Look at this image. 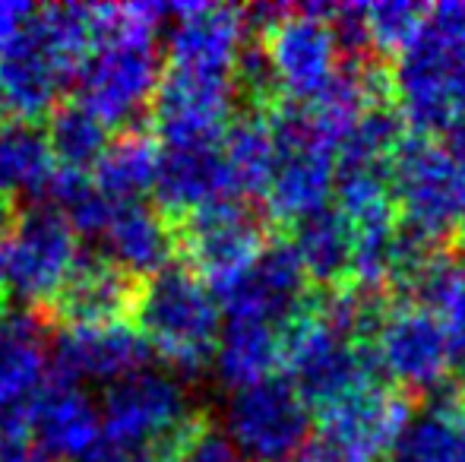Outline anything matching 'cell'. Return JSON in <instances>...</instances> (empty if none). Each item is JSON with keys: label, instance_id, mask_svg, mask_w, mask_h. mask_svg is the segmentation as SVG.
Wrapping results in <instances>:
<instances>
[{"label": "cell", "instance_id": "1", "mask_svg": "<svg viewBox=\"0 0 465 462\" xmlns=\"http://www.w3.org/2000/svg\"><path fill=\"white\" fill-rule=\"evenodd\" d=\"M165 16H172V4L95 6V48L80 70L76 99L108 127H130L153 102L162 80L155 29Z\"/></svg>", "mask_w": 465, "mask_h": 462}, {"label": "cell", "instance_id": "2", "mask_svg": "<svg viewBox=\"0 0 465 462\" xmlns=\"http://www.w3.org/2000/svg\"><path fill=\"white\" fill-rule=\"evenodd\" d=\"M272 130V178L266 187V216L279 229H292L301 219L326 206L336 181L339 143L326 133L307 102L285 99L266 114Z\"/></svg>", "mask_w": 465, "mask_h": 462}, {"label": "cell", "instance_id": "3", "mask_svg": "<svg viewBox=\"0 0 465 462\" xmlns=\"http://www.w3.org/2000/svg\"><path fill=\"white\" fill-rule=\"evenodd\" d=\"M134 320L146 346L181 374H200L219 349V304L213 291L178 263L143 282Z\"/></svg>", "mask_w": 465, "mask_h": 462}, {"label": "cell", "instance_id": "4", "mask_svg": "<svg viewBox=\"0 0 465 462\" xmlns=\"http://www.w3.org/2000/svg\"><path fill=\"white\" fill-rule=\"evenodd\" d=\"M266 210L244 200H225L174 222L178 266L193 272L209 291L225 295L253 266L276 231Z\"/></svg>", "mask_w": 465, "mask_h": 462}, {"label": "cell", "instance_id": "5", "mask_svg": "<svg viewBox=\"0 0 465 462\" xmlns=\"http://www.w3.org/2000/svg\"><path fill=\"white\" fill-rule=\"evenodd\" d=\"M399 222L456 241L465 222V172L434 136L405 133L392 159Z\"/></svg>", "mask_w": 465, "mask_h": 462}, {"label": "cell", "instance_id": "6", "mask_svg": "<svg viewBox=\"0 0 465 462\" xmlns=\"http://www.w3.org/2000/svg\"><path fill=\"white\" fill-rule=\"evenodd\" d=\"M0 253L4 276L10 279L13 291L29 301V310H42L80 260L76 231L48 203L19 206Z\"/></svg>", "mask_w": 465, "mask_h": 462}, {"label": "cell", "instance_id": "7", "mask_svg": "<svg viewBox=\"0 0 465 462\" xmlns=\"http://www.w3.org/2000/svg\"><path fill=\"white\" fill-rule=\"evenodd\" d=\"M311 408L288 377L238 389L228 406V431L247 462H285L311 440Z\"/></svg>", "mask_w": 465, "mask_h": 462}, {"label": "cell", "instance_id": "8", "mask_svg": "<svg viewBox=\"0 0 465 462\" xmlns=\"http://www.w3.org/2000/svg\"><path fill=\"white\" fill-rule=\"evenodd\" d=\"M380 368L409 396L434 393L453 370V333L415 304L392 301L377 329Z\"/></svg>", "mask_w": 465, "mask_h": 462}, {"label": "cell", "instance_id": "9", "mask_svg": "<svg viewBox=\"0 0 465 462\" xmlns=\"http://www.w3.org/2000/svg\"><path fill=\"white\" fill-rule=\"evenodd\" d=\"M146 279L134 276L114 260L98 253H80L67 282L42 310H32L45 329H98L121 327L136 314Z\"/></svg>", "mask_w": 465, "mask_h": 462}, {"label": "cell", "instance_id": "10", "mask_svg": "<svg viewBox=\"0 0 465 462\" xmlns=\"http://www.w3.org/2000/svg\"><path fill=\"white\" fill-rule=\"evenodd\" d=\"M232 76L165 67L149 102L155 140H165L168 149L219 143L232 121Z\"/></svg>", "mask_w": 465, "mask_h": 462}, {"label": "cell", "instance_id": "11", "mask_svg": "<svg viewBox=\"0 0 465 462\" xmlns=\"http://www.w3.org/2000/svg\"><path fill=\"white\" fill-rule=\"evenodd\" d=\"M330 6L332 4L292 6V13L263 35L285 99L313 102L339 74L336 38L326 19Z\"/></svg>", "mask_w": 465, "mask_h": 462}, {"label": "cell", "instance_id": "12", "mask_svg": "<svg viewBox=\"0 0 465 462\" xmlns=\"http://www.w3.org/2000/svg\"><path fill=\"white\" fill-rule=\"evenodd\" d=\"M313 289L288 234H272L253 266L222 295L228 320H260L285 329L311 304Z\"/></svg>", "mask_w": 465, "mask_h": 462}, {"label": "cell", "instance_id": "13", "mask_svg": "<svg viewBox=\"0 0 465 462\" xmlns=\"http://www.w3.org/2000/svg\"><path fill=\"white\" fill-rule=\"evenodd\" d=\"M193 408L184 389L165 374L136 370L111 383L102 408V440L111 447H143L172 431Z\"/></svg>", "mask_w": 465, "mask_h": 462}, {"label": "cell", "instance_id": "14", "mask_svg": "<svg viewBox=\"0 0 465 462\" xmlns=\"http://www.w3.org/2000/svg\"><path fill=\"white\" fill-rule=\"evenodd\" d=\"M45 323L32 310L0 314V447L25 444L45 387Z\"/></svg>", "mask_w": 465, "mask_h": 462}, {"label": "cell", "instance_id": "15", "mask_svg": "<svg viewBox=\"0 0 465 462\" xmlns=\"http://www.w3.org/2000/svg\"><path fill=\"white\" fill-rule=\"evenodd\" d=\"M70 80L67 67L57 61L32 16L0 51V108L19 121L48 117L57 105V93Z\"/></svg>", "mask_w": 465, "mask_h": 462}, {"label": "cell", "instance_id": "16", "mask_svg": "<svg viewBox=\"0 0 465 462\" xmlns=\"http://www.w3.org/2000/svg\"><path fill=\"white\" fill-rule=\"evenodd\" d=\"M178 19L168 38V67L232 76L247 42L244 10L225 4H172Z\"/></svg>", "mask_w": 465, "mask_h": 462}, {"label": "cell", "instance_id": "17", "mask_svg": "<svg viewBox=\"0 0 465 462\" xmlns=\"http://www.w3.org/2000/svg\"><path fill=\"white\" fill-rule=\"evenodd\" d=\"M153 187L155 200H159L155 210L172 225L213 203L241 200L219 143L172 146L168 152H162L159 174H155Z\"/></svg>", "mask_w": 465, "mask_h": 462}, {"label": "cell", "instance_id": "18", "mask_svg": "<svg viewBox=\"0 0 465 462\" xmlns=\"http://www.w3.org/2000/svg\"><path fill=\"white\" fill-rule=\"evenodd\" d=\"M411 415H415V396L392 387V383H373L351 399H345L342 406H336L332 412L320 415V421H323L320 431L345 440L349 447L377 462L380 457L396 450L402 434L409 431Z\"/></svg>", "mask_w": 465, "mask_h": 462}, {"label": "cell", "instance_id": "19", "mask_svg": "<svg viewBox=\"0 0 465 462\" xmlns=\"http://www.w3.org/2000/svg\"><path fill=\"white\" fill-rule=\"evenodd\" d=\"M149 346L127 323L98 329H64L54 342L51 377L64 383L76 380H124L146 370Z\"/></svg>", "mask_w": 465, "mask_h": 462}, {"label": "cell", "instance_id": "20", "mask_svg": "<svg viewBox=\"0 0 465 462\" xmlns=\"http://www.w3.org/2000/svg\"><path fill=\"white\" fill-rule=\"evenodd\" d=\"M32 434L45 453L61 459H86L102 444V418L76 383L51 377L42 387L32 412Z\"/></svg>", "mask_w": 465, "mask_h": 462}, {"label": "cell", "instance_id": "21", "mask_svg": "<svg viewBox=\"0 0 465 462\" xmlns=\"http://www.w3.org/2000/svg\"><path fill=\"white\" fill-rule=\"evenodd\" d=\"M102 238L111 251L108 260H114L117 266H124L140 279L155 276L178 260L174 225L155 206L136 203V200L114 206Z\"/></svg>", "mask_w": 465, "mask_h": 462}, {"label": "cell", "instance_id": "22", "mask_svg": "<svg viewBox=\"0 0 465 462\" xmlns=\"http://www.w3.org/2000/svg\"><path fill=\"white\" fill-rule=\"evenodd\" d=\"M292 244L304 266V276L313 291H339L349 285L351 257H355V234L339 206H323L313 216L292 225Z\"/></svg>", "mask_w": 465, "mask_h": 462}, {"label": "cell", "instance_id": "23", "mask_svg": "<svg viewBox=\"0 0 465 462\" xmlns=\"http://www.w3.org/2000/svg\"><path fill=\"white\" fill-rule=\"evenodd\" d=\"M430 402L402 434L390 462H465V399L447 383L430 393Z\"/></svg>", "mask_w": 465, "mask_h": 462}, {"label": "cell", "instance_id": "24", "mask_svg": "<svg viewBox=\"0 0 465 462\" xmlns=\"http://www.w3.org/2000/svg\"><path fill=\"white\" fill-rule=\"evenodd\" d=\"M159 140L146 127H124L114 140H108V149L93 168L95 187L114 203H130L143 191L155 184L159 174Z\"/></svg>", "mask_w": 465, "mask_h": 462}, {"label": "cell", "instance_id": "25", "mask_svg": "<svg viewBox=\"0 0 465 462\" xmlns=\"http://www.w3.org/2000/svg\"><path fill=\"white\" fill-rule=\"evenodd\" d=\"M215 368L225 387L247 389L282 370V329L260 320H228L219 336Z\"/></svg>", "mask_w": 465, "mask_h": 462}, {"label": "cell", "instance_id": "26", "mask_svg": "<svg viewBox=\"0 0 465 462\" xmlns=\"http://www.w3.org/2000/svg\"><path fill=\"white\" fill-rule=\"evenodd\" d=\"M219 146L228 162L238 197L263 200L272 178V162H276V146H272V130L266 114L244 108L238 117L228 121Z\"/></svg>", "mask_w": 465, "mask_h": 462}, {"label": "cell", "instance_id": "27", "mask_svg": "<svg viewBox=\"0 0 465 462\" xmlns=\"http://www.w3.org/2000/svg\"><path fill=\"white\" fill-rule=\"evenodd\" d=\"M45 143L57 168L86 174L108 149V123L80 99H61L48 114Z\"/></svg>", "mask_w": 465, "mask_h": 462}, {"label": "cell", "instance_id": "28", "mask_svg": "<svg viewBox=\"0 0 465 462\" xmlns=\"http://www.w3.org/2000/svg\"><path fill=\"white\" fill-rule=\"evenodd\" d=\"M430 6L409 4V0H383L368 6V35L373 54L390 64V57H399L411 44V38L421 32Z\"/></svg>", "mask_w": 465, "mask_h": 462}, {"label": "cell", "instance_id": "29", "mask_svg": "<svg viewBox=\"0 0 465 462\" xmlns=\"http://www.w3.org/2000/svg\"><path fill=\"white\" fill-rule=\"evenodd\" d=\"M294 462H373V459H368L361 450H355V447H349L345 440L320 431L301 447V453Z\"/></svg>", "mask_w": 465, "mask_h": 462}, {"label": "cell", "instance_id": "30", "mask_svg": "<svg viewBox=\"0 0 465 462\" xmlns=\"http://www.w3.org/2000/svg\"><path fill=\"white\" fill-rule=\"evenodd\" d=\"M184 462H247V459L241 457V453L234 450V447L228 444L222 434H215L213 428H209V431L196 440L193 450L187 453Z\"/></svg>", "mask_w": 465, "mask_h": 462}, {"label": "cell", "instance_id": "31", "mask_svg": "<svg viewBox=\"0 0 465 462\" xmlns=\"http://www.w3.org/2000/svg\"><path fill=\"white\" fill-rule=\"evenodd\" d=\"M29 16H32V6L10 4V0H4V4H0V51H4V44L16 35L19 25H23Z\"/></svg>", "mask_w": 465, "mask_h": 462}, {"label": "cell", "instance_id": "32", "mask_svg": "<svg viewBox=\"0 0 465 462\" xmlns=\"http://www.w3.org/2000/svg\"><path fill=\"white\" fill-rule=\"evenodd\" d=\"M80 462H149V457L143 453V447H111L102 440V444Z\"/></svg>", "mask_w": 465, "mask_h": 462}, {"label": "cell", "instance_id": "33", "mask_svg": "<svg viewBox=\"0 0 465 462\" xmlns=\"http://www.w3.org/2000/svg\"><path fill=\"white\" fill-rule=\"evenodd\" d=\"M447 143H443V149H447L450 155H453V162L465 172V114L456 117L453 123L447 127Z\"/></svg>", "mask_w": 465, "mask_h": 462}, {"label": "cell", "instance_id": "34", "mask_svg": "<svg viewBox=\"0 0 465 462\" xmlns=\"http://www.w3.org/2000/svg\"><path fill=\"white\" fill-rule=\"evenodd\" d=\"M450 374H453L450 387L465 399V333L453 336V370H450Z\"/></svg>", "mask_w": 465, "mask_h": 462}, {"label": "cell", "instance_id": "35", "mask_svg": "<svg viewBox=\"0 0 465 462\" xmlns=\"http://www.w3.org/2000/svg\"><path fill=\"white\" fill-rule=\"evenodd\" d=\"M0 462H51L42 450H29L25 444L0 447Z\"/></svg>", "mask_w": 465, "mask_h": 462}, {"label": "cell", "instance_id": "36", "mask_svg": "<svg viewBox=\"0 0 465 462\" xmlns=\"http://www.w3.org/2000/svg\"><path fill=\"white\" fill-rule=\"evenodd\" d=\"M16 210H19V203H16V200H13V197H6V193H0V244H4L6 231H10L13 219H16Z\"/></svg>", "mask_w": 465, "mask_h": 462}, {"label": "cell", "instance_id": "37", "mask_svg": "<svg viewBox=\"0 0 465 462\" xmlns=\"http://www.w3.org/2000/svg\"><path fill=\"white\" fill-rule=\"evenodd\" d=\"M0 130H4V108H0Z\"/></svg>", "mask_w": 465, "mask_h": 462}, {"label": "cell", "instance_id": "38", "mask_svg": "<svg viewBox=\"0 0 465 462\" xmlns=\"http://www.w3.org/2000/svg\"><path fill=\"white\" fill-rule=\"evenodd\" d=\"M0 314H4V310H0Z\"/></svg>", "mask_w": 465, "mask_h": 462}]
</instances>
